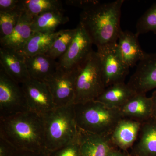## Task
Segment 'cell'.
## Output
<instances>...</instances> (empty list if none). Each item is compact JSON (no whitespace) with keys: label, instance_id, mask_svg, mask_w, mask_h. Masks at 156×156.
Listing matches in <instances>:
<instances>
[{"label":"cell","instance_id":"obj_1","mask_svg":"<svg viewBox=\"0 0 156 156\" xmlns=\"http://www.w3.org/2000/svg\"><path fill=\"white\" fill-rule=\"evenodd\" d=\"M124 1L101 3L83 10L80 23L97 48L116 44L122 30L121 10Z\"/></svg>","mask_w":156,"mask_h":156},{"label":"cell","instance_id":"obj_2","mask_svg":"<svg viewBox=\"0 0 156 156\" xmlns=\"http://www.w3.org/2000/svg\"><path fill=\"white\" fill-rule=\"evenodd\" d=\"M0 137L17 150L47 151L44 118L30 111L0 118Z\"/></svg>","mask_w":156,"mask_h":156},{"label":"cell","instance_id":"obj_3","mask_svg":"<svg viewBox=\"0 0 156 156\" xmlns=\"http://www.w3.org/2000/svg\"><path fill=\"white\" fill-rule=\"evenodd\" d=\"M74 108L78 128L92 134L109 136L122 118L119 109L95 100L74 104Z\"/></svg>","mask_w":156,"mask_h":156},{"label":"cell","instance_id":"obj_4","mask_svg":"<svg viewBox=\"0 0 156 156\" xmlns=\"http://www.w3.org/2000/svg\"><path fill=\"white\" fill-rule=\"evenodd\" d=\"M45 147L48 152L66 145L78 135L74 104L58 107L43 116Z\"/></svg>","mask_w":156,"mask_h":156},{"label":"cell","instance_id":"obj_5","mask_svg":"<svg viewBox=\"0 0 156 156\" xmlns=\"http://www.w3.org/2000/svg\"><path fill=\"white\" fill-rule=\"evenodd\" d=\"M105 89L100 58L94 50L80 65L76 83L74 104L95 100Z\"/></svg>","mask_w":156,"mask_h":156},{"label":"cell","instance_id":"obj_6","mask_svg":"<svg viewBox=\"0 0 156 156\" xmlns=\"http://www.w3.org/2000/svg\"><path fill=\"white\" fill-rule=\"evenodd\" d=\"M29 111L24 92L0 66V118Z\"/></svg>","mask_w":156,"mask_h":156},{"label":"cell","instance_id":"obj_7","mask_svg":"<svg viewBox=\"0 0 156 156\" xmlns=\"http://www.w3.org/2000/svg\"><path fill=\"white\" fill-rule=\"evenodd\" d=\"M100 58L101 75L105 88L125 82L130 67L121 55L117 43L97 48Z\"/></svg>","mask_w":156,"mask_h":156},{"label":"cell","instance_id":"obj_8","mask_svg":"<svg viewBox=\"0 0 156 156\" xmlns=\"http://www.w3.org/2000/svg\"><path fill=\"white\" fill-rule=\"evenodd\" d=\"M80 64L69 69L59 66L56 72L45 81L57 107L74 104L76 80Z\"/></svg>","mask_w":156,"mask_h":156},{"label":"cell","instance_id":"obj_9","mask_svg":"<svg viewBox=\"0 0 156 156\" xmlns=\"http://www.w3.org/2000/svg\"><path fill=\"white\" fill-rule=\"evenodd\" d=\"M20 85L29 110L44 116L56 107L49 87L45 82L30 78Z\"/></svg>","mask_w":156,"mask_h":156},{"label":"cell","instance_id":"obj_10","mask_svg":"<svg viewBox=\"0 0 156 156\" xmlns=\"http://www.w3.org/2000/svg\"><path fill=\"white\" fill-rule=\"evenodd\" d=\"M76 28V32L68 50L58 61L59 66L64 69L79 65L93 51V43L83 26L79 22Z\"/></svg>","mask_w":156,"mask_h":156},{"label":"cell","instance_id":"obj_11","mask_svg":"<svg viewBox=\"0 0 156 156\" xmlns=\"http://www.w3.org/2000/svg\"><path fill=\"white\" fill-rule=\"evenodd\" d=\"M136 93L146 94L156 88V52L147 53L138 62L128 83Z\"/></svg>","mask_w":156,"mask_h":156},{"label":"cell","instance_id":"obj_12","mask_svg":"<svg viewBox=\"0 0 156 156\" xmlns=\"http://www.w3.org/2000/svg\"><path fill=\"white\" fill-rule=\"evenodd\" d=\"M141 124L135 120L122 118L109 136L113 145L127 152L136 142Z\"/></svg>","mask_w":156,"mask_h":156},{"label":"cell","instance_id":"obj_13","mask_svg":"<svg viewBox=\"0 0 156 156\" xmlns=\"http://www.w3.org/2000/svg\"><path fill=\"white\" fill-rule=\"evenodd\" d=\"M0 66L11 79L20 85L30 78L25 57L17 51L1 47Z\"/></svg>","mask_w":156,"mask_h":156},{"label":"cell","instance_id":"obj_14","mask_svg":"<svg viewBox=\"0 0 156 156\" xmlns=\"http://www.w3.org/2000/svg\"><path fill=\"white\" fill-rule=\"evenodd\" d=\"M78 138L80 156H107L115 147L112 143L109 136L92 134L79 128Z\"/></svg>","mask_w":156,"mask_h":156},{"label":"cell","instance_id":"obj_15","mask_svg":"<svg viewBox=\"0 0 156 156\" xmlns=\"http://www.w3.org/2000/svg\"><path fill=\"white\" fill-rule=\"evenodd\" d=\"M119 110L122 118L141 123L154 117L151 98L147 97L143 93H136Z\"/></svg>","mask_w":156,"mask_h":156},{"label":"cell","instance_id":"obj_16","mask_svg":"<svg viewBox=\"0 0 156 156\" xmlns=\"http://www.w3.org/2000/svg\"><path fill=\"white\" fill-rule=\"evenodd\" d=\"M131 156H156V118L142 123Z\"/></svg>","mask_w":156,"mask_h":156},{"label":"cell","instance_id":"obj_17","mask_svg":"<svg viewBox=\"0 0 156 156\" xmlns=\"http://www.w3.org/2000/svg\"><path fill=\"white\" fill-rule=\"evenodd\" d=\"M138 35L129 30H121L117 45L124 61L129 67L139 62L146 54L140 44Z\"/></svg>","mask_w":156,"mask_h":156},{"label":"cell","instance_id":"obj_18","mask_svg":"<svg viewBox=\"0 0 156 156\" xmlns=\"http://www.w3.org/2000/svg\"><path fill=\"white\" fill-rule=\"evenodd\" d=\"M33 18L23 11L18 24L12 33L0 39L1 47L20 52L33 34L31 27Z\"/></svg>","mask_w":156,"mask_h":156},{"label":"cell","instance_id":"obj_19","mask_svg":"<svg viewBox=\"0 0 156 156\" xmlns=\"http://www.w3.org/2000/svg\"><path fill=\"white\" fill-rule=\"evenodd\" d=\"M25 60L30 78L43 82L56 72L59 66L58 62L46 54L25 57Z\"/></svg>","mask_w":156,"mask_h":156},{"label":"cell","instance_id":"obj_20","mask_svg":"<svg viewBox=\"0 0 156 156\" xmlns=\"http://www.w3.org/2000/svg\"><path fill=\"white\" fill-rule=\"evenodd\" d=\"M136 93L125 82L114 84L105 88L95 100L111 108L120 109Z\"/></svg>","mask_w":156,"mask_h":156},{"label":"cell","instance_id":"obj_21","mask_svg":"<svg viewBox=\"0 0 156 156\" xmlns=\"http://www.w3.org/2000/svg\"><path fill=\"white\" fill-rule=\"evenodd\" d=\"M69 21V18L65 16L63 11H53L45 12L33 18L32 21V30L34 32H55L60 25Z\"/></svg>","mask_w":156,"mask_h":156},{"label":"cell","instance_id":"obj_22","mask_svg":"<svg viewBox=\"0 0 156 156\" xmlns=\"http://www.w3.org/2000/svg\"><path fill=\"white\" fill-rule=\"evenodd\" d=\"M57 33L33 32L28 41L19 53L25 57L46 54L53 44Z\"/></svg>","mask_w":156,"mask_h":156},{"label":"cell","instance_id":"obj_23","mask_svg":"<svg viewBox=\"0 0 156 156\" xmlns=\"http://www.w3.org/2000/svg\"><path fill=\"white\" fill-rule=\"evenodd\" d=\"M76 32V28L64 29L57 31L53 44L46 55L50 58L59 59L66 53Z\"/></svg>","mask_w":156,"mask_h":156},{"label":"cell","instance_id":"obj_24","mask_svg":"<svg viewBox=\"0 0 156 156\" xmlns=\"http://www.w3.org/2000/svg\"><path fill=\"white\" fill-rule=\"evenodd\" d=\"M23 11L33 17L48 11H63L58 0H21Z\"/></svg>","mask_w":156,"mask_h":156},{"label":"cell","instance_id":"obj_25","mask_svg":"<svg viewBox=\"0 0 156 156\" xmlns=\"http://www.w3.org/2000/svg\"><path fill=\"white\" fill-rule=\"evenodd\" d=\"M23 12L22 9L9 12H0V39L12 33L18 24Z\"/></svg>","mask_w":156,"mask_h":156},{"label":"cell","instance_id":"obj_26","mask_svg":"<svg viewBox=\"0 0 156 156\" xmlns=\"http://www.w3.org/2000/svg\"><path fill=\"white\" fill-rule=\"evenodd\" d=\"M136 33L139 35L152 32L156 34V2L144 13L136 22Z\"/></svg>","mask_w":156,"mask_h":156},{"label":"cell","instance_id":"obj_27","mask_svg":"<svg viewBox=\"0 0 156 156\" xmlns=\"http://www.w3.org/2000/svg\"><path fill=\"white\" fill-rule=\"evenodd\" d=\"M48 153V156H80L78 134L69 143Z\"/></svg>","mask_w":156,"mask_h":156},{"label":"cell","instance_id":"obj_28","mask_svg":"<svg viewBox=\"0 0 156 156\" xmlns=\"http://www.w3.org/2000/svg\"><path fill=\"white\" fill-rule=\"evenodd\" d=\"M22 9L21 0H0V12H9Z\"/></svg>","mask_w":156,"mask_h":156},{"label":"cell","instance_id":"obj_29","mask_svg":"<svg viewBox=\"0 0 156 156\" xmlns=\"http://www.w3.org/2000/svg\"><path fill=\"white\" fill-rule=\"evenodd\" d=\"M17 150L8 140L0 137V156H13Z\"/></svg>","mask_w":156,"mask_h":156},{"label":"cell","instance_id":"obj_30","mask_svg":"<svg viewBox=\"0 0 156 156\" xmlns=\"http://www.w3.org/2000/svg\"><path fill=\"white\" fill-rule=\"evenodd\" d=\"M99 2L100 1L96 0H68L65 1L66 4L68 5L80 8L83 10L90 8Z\"/></svg>","mask_w":156,"mask_h":156},{"label":"cell","instance_id":"obj_31","mask_svg":"<svg viewBox=\"0 0 156 156\" xmlns=\"http://www.w3.org/2000/svg\"><path fill=\"white\" fill-rule=\"evenodd\" d=\"M13 156H48V153L47 151L37 152L17 150Z\"/></svg>","mask_w":156,"mask_h":156},{"label":"cell","instance_id":"obj_32","mask_svg":"<svg viewBox=\"0 0 156 156\" xmlns=\"http://www.w3.org/2000/svg\"><path fill=\"white\" fill-rule=\"evenodd\" d=\"M127 153L121 150L118 148L115 147L109 153L107 156H129Z\"/></svg>","mask_w":156,"mask_h":156},{"label":"cell","instance_id":"obj_33","mask_svg":"<svg viewBox=\"0 0 156 156\" xmlns=\"http://www.w3.org/2000/svg\"><path fill=\"white\" fill-rule=\"evenodd\" d=\"M151 98L153 103L154 117L156 118V91L154 92Z\"/></svg>","mask_w":156,"mask_h":156}]
</instances>
